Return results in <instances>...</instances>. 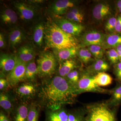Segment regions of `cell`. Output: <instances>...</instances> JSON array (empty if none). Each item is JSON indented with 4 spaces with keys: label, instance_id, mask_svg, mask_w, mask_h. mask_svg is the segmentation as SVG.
<instances>
[{
    "label": "cell",
    "instance_id": "obj_37",
    "mask_svg": "<svg viewBox=\"0 0 121 121\" xmlns=\"http://www.w3.org/2000/svg\"><path fill=\"white\" fill-rule=\"evenodd\" d=\"M9 87H11L6 78H1L0 79V90L1 92L5 91Z\"/></svg>",
    "mask_w": 121,
    "mask_h": 121
},
{
    "label": "cell",
    "instance_id": "obj_32",
    "mask_svg": "<svg viewBox=\"0 0 121 121\" xmlns=\"http://www.w3.org/2000/svg\"><path fill=\"white\" fill-rule=\"evenodd\" d=\"M117 19V16H111L107 19L105 23V29L108 34L114 33Z\"/></svg>",
    "mask_w": 121,
    "mask_h": 121
},
{
    "label": "cell",
    "instance_id": "obj_42",
    "mask_svg": "<svg viewBox=\"0 0 121 121\" xmlns=\"http://www.w3.org/2000/svg\"><path fill=\"white\" fill-rule=\"evenodd\" d=\"M115 8H116L117 11L121 8V0L117 1L116 2L115 4Z\"/></svg>",
    "mask_w": 121,
    "mask_h": 121
},
{
    "label": "cell",
    "instance_id": "obj_36",
    "mask_svg": "<svg viewBox=\"0 0 121 121\" xmlns=\"http://www.w3.org/2000/svg\"><path fill=\"white\" fill-rule=\"evenodd\" d=\"M113 72L117 82H121V60L113 65Z\"/></svg>",
    "mask_w": 121,
    "mask_h": 121
},
{
    "label": "cell",
    "instance_id": "obj_11",
    "mask_svg": "<svg viewBox=\"0 0 121 121\" xmlns=\"http://www.w3.org/2000/svg\"><path fill=\"white\" fill-rule=\"evenodd\" d=\"M16 56L10 54H3L0 57V68L2 73V76H7L16 65L17 61Z\"/></svg>",
    "mask_w": 121,
    "mask_h": 121
},
{
    "label": "cell",
    "instance_id": "obj_15",
    "mask_svg": "<svg viewBox=\"0 0 121 121\" xmlns=\"http://www.w3.org/2000/svg\"><path fill=\"white\" fill-rule=\"evenodd\" d=\"M75 5V2L69 0H59L54 2L52 6L53 13L57 15L65 14Z\"/></svg>",
    "mask_w": 121,
    "mask_h": 121
},
{
    "label": "cell",
    "instance_id": "obj_33",
    "mask_svg": "<svg viewBox=\"0 0 121 121\" xmlns=\"http://www.w3.org/2000/svg\"><path fill=\"white\" fill-rule=\"evenodd\" d=\"M106 56L111 65H114L120 61L119 56L114 48L108 49L106 52Z\"/></svg>",
    "mask_w": 121,
    "mask_h": 121
},
{
    "label": "cell",
    "instance_id": "obj_21",
    "mask_svg": "<svg viewBox=\"0 0 121 121\" xmlns=\"http://www.w3.org/2000/svg\"><path fill=\"white\" fill-rule=\"evenodd\" d=\"M25 35L22 30L18 28L12 29L9 34V45L10 47L15 48L24 39Z\"/></svg>",
    "mask_w": 121,
    "mask_h": 121
},
{
    "label": "cell",
    "instance_id": "obj_8",
    "mask_svg": "<svg viewBox=\"0 0 121 121\" xmlns=\"http://www.w3.org/2000/svg\"><path fill=\"white\" fill-rule=\"evenodd\" d=\"M17 58V63L14 69L6 77L11 87H16L21 83L26 81V64Z\"/></svg>",
    "mask_w": 121,
    "mask_h": 121
},
{
    "label": "cell",
    "instance_id": "obj_19",
    "mask_svg": "<svg viewBox=\"0 0 121 121\" xmlns=\"http://www.w3.org/2000/svg\"><path fill=\"white\" fill-rule=\"evenodd\" d=\"M58 75L65 78L70 72L79 67L78 63L73 59H70L59 63Z\"/></svg>",
    "mask_w": 121,
    "mask_h": 121
},
{
    "label": "cell",
    "instance_id": "obj_10",
    "mask_svg": "<svg viewBox=\"0 0 121 121\" xmlns=\"http://www.w3.org/2000/svg\"><path fill=\"white\" fill-rule=\"evenodd\" d=\"M112 13V7L110 4L106 2H99L95 5L92 10L93 17L98 22H102L110 17Z\"/></svg>",
    "mask_w": 121,
    "mask_h": 121
},
{
    "label": "cell",
    "instance_id": "obj_25",
    "mask_svg": "<svg viewBox=\"0 0 121 121\" xmlns=\"http://www.w3.org/2000/svg\"><path fill=\"white\" fill-rule=\"evenodd\" d=\"M44 38V24L40 22L35 27L33 31V39L36 45L41 47L43 43Z\"/></svg>",
    "mask_w": 121,
    "mask_h": 121
},
{
    "label": "cell",
    "instance_id": "obj_38",
    "mask_svg": "<svg viewBox=\"0 0 121 121\" xmlns=\"http://www.w3.org/2000/svg\"><path fill=\"white\" fill-rule=\"evenodd\" d=\"M117 17L114 33L121 34V15L117 14Z\"/></svg>",
    "mask_w": 121,
    "mask_h": 121
},
{
    "label": "cell",
    "instance_id": "obj_29",
    "mask_svg": "<svg viewBox=\"0 0 121 121\" xmlns=\"http://www.w3.org/2000/svg\"><path fill=\"white\" fill-rule=\"evenodd\" d=\"M40 107L38 104L32 102L29 104V110L26 121H38Z\"/></svg>",
    "mask_w": 121,
    "mask_h": 121
},
{
    "label": "cell",
    "instance_id": "obj_34",
    "mask_svg": "<svg viewBox=\"0 0 121 121\" xmlns=\"http://www.w3.org/2000/svg\"><path fill=\"white\" fill-rule=\"evenodd\" d=\"M84 110H76L69 112L67 121H83L82 116Z\"/></svg>",
    "mask_w": 121,
    "mask_h": 121
},
{
    "label": "cell",
    "instance_id": "obj_17",
    "mask_svg": "<svg viewBox=\"0 0 121 121\" xmlns=\"http://www.w3.org/2000/svg\"><path fill=\"white\" fill-rule=\"evenodd\" d=\"M78 47L70 48L60 50H54V54L58 62L59 63L77 56Z\"/></svg>",
    "mask_w": 121,
    "mask_h": 121
},
{
    "label": "cell",
    "instance_id": "obj_18",
    "mask_svg": "<svg viewBox=\"0 0 121 121\" xmlns=\"http://www.w3.org/2000/svg\"><path fill=\"white\" fill-rule=\"evenodd\" d=\"M69 112L63 107L55 110L47 111L45 121H67Z\"/></svg>",
    "mask_w": 121,
    "mask_h": 121
},
{
    "label": "cell",
    "instance_id": "obj_13",
    "mask_svg": "<svg viewBox=\"0 0 121 121\" xmlns=\"http://www.w3.org/2000/svg\"><path fill=\"white\" fill-rule=\"evenodd\" d=\"M110 68L109 64L104 59H95L91 64L85 69V71L89 73L95 75L99 72L108 71Z\"/></svg>",
    "mask_w": 121,
    "mask_h": 121
},
{
    "label": "cell",
    "instance_id": "obj_7",
    "mask_svg": "<svg viewBox=\"0 0 121 121\" xmlns=\"http://www.w3.org/2000/svg\"><path fill=\"white\" fill-rule=\"evenodd\" d=\"M106 35L96 30H91L86 32L81 37L79 48L87 47L92 45H99L103 47Z\"/></svg>",
    "mask_w": 121,
    "mask_h": 121
},
{
    "label": "cell",
    "instance_id": "obj_4",
    "mask_svg": "<svg viewBox=\"0 0 121 121\" xmlns=\"http://www.w3.org/2000/svg\"><path fill=\"white\" fill-rule=\"evenodd\" d=\"M36 62L39 78H48L56 71L58 62L54 53L50 52H42Z\"/></svg>",
    "mask_w": 121,
    "mask_h": 121
},
{
    "label": "cell",
    "instance_id": "obj_12",
    "mask_svg": "<svg viewBox=\"0 0 121 121\" xmlns=\"http://www.w3.org/2000/svg\"><path fill=\"white\" fill-rule=\"evenodd\" d=\"M14 7L19 14L21 19L26 21L31 20L36 15V11L34 8L24 2H16Z\"/></svg>",
    "mask_w": 121,
    "mask_h": 121
},
{
    "label": "cell",
    "instance_id": "obj_35",
    "mask_svg": "<svg viewBox=\"0 0 121 121\" xmlns=\"http://www.w3.org/2000/svg\"><path fill=\"white\" fill-rule=\"evenodd\" d=\"M66 17V19L71 22L78 23L80 24V23L82 22L84 19V17H80L75 15L69 11L67 13Z\"/></svg>",
    "mask_w": 121,
    "mask_h": 121
},
{
    "label": "cell",
    "instance_id": "obj_2",
    "mask_svg": "<svg viewBox=\"0 0 121 121\" xmlns=\"http://www.w3.org/2000/svg\"><path fill=\"white\" fill-rule=\"evenodd\" d=\"M44 40L45 50L78 47L79 44L75 36L63 31L50 18L44 24Z\"/></svg>",
    "mask_w": 121,
    "mask_h": 121
},
{
    "label": "cell",
    "instance_id": "obj_16",
    "mask_svg": "<svg viewBox=\"0 0 121 121\" xmlns=\"http://www.w3.org/2000/svg\"><path fill=\"white\" fill-rule=\"evenodd\" d=\"M15 99L6 91L1 92L0 95V105L6 112L8 116L12 115L15 110Z\"/></svg>",
    "mask_w": 121,
    "mask_h": 121
},
{
    "label": "cell",
    "instance_id": "obj_1",
    "mask_svg": "<svg viewBox=\"0 0 121 121\" xmlns=\"http://www.w3.org/2000/svg\"><path fill=\"white\" fill-rule=\"evenodd\" d=\"M78 95L65 78L58 75L45 79L39 86L37 96L41 104L52 110L73 104Z\"/></svg>",
    "mask_w": 121,
    "mask_h": 121
},
{
    "label": "cell",
    "instance_id": "obj_22",
    "mask_svg": "<svg viewBox=\"0 0 121 121\" xmlns=\"http://www.w3.org/2000/svg\"><path fill=\"white\" fill-rule=\"evenodd\" d=\"M111 97L106 101L107 103L113 108H117L121 105V82H117L116 86L111 90Z\"/></svg>",
    "mask_w": 121,
    "mask_h": 121
},
{
    "label": "cell",
    "instance_id": "obj_26",
    "mask_svg": "<svg viewBox=\"0 0 121 121\" xmlns=\"http://www.w3.org/2000/svg\"><path fill=\"white\" fill-rule=\"evenodd\" d=\"M37 76V66L35 60L26 64L25 70L26 81L35 82Z\"/></svg>",
    "mask_w": 121,
    "mask_h": 121
},
{
    "label": "cell",
    "instance_id": "obj_6",
    "mask_svg": "<svg viewBox=\"0 0 121 121\" xmlns=\"http://www.w3.org/2000/svg\"><path fill=\"white\" fill-rule=\"evenodd\" d=\"M39 87L36 82L25 81L15 87L16 97L21 102H28L34 98L38 93Z\"/></svg>",
    "mask_w": 121,
    "mask_h": 121
},
{
    "label": "cell",
    "instance_id": "obj_14",
    "mask_svg": "<svg viewBox=\"0 0 121 121\" xmlns=\"http://www.w3.org/2000/svg\"><path fill=\"white\" fill-rule=\"evenodd\" d=\"M16 56L22 62L27 63L35 60V49L29 44L22 45L17 50Z\"/></svg>",
    "mask_w": 121,
    "mask_h": 121
},
{
    "label": "cell",
    "instance_id": "obj_20",
    "mask_svg": "<svg viewBox=\"0 0 121 121\" xmlns=\"http://www.w3.org/2000/svg\"><path fill=\"white\" fill-rule=\"evenodd\" d=\"M28 102H21L16 107L12 115L13 121H26L29 110Z\"/></svg>",
    "mask_w": 121,
    "mask_h": 121
},
{
    "label": "cell",
    "instance_id": "obj_40",
    "mask_svg": "<svg viewBox=\"0 0 121 121\" xmlns=\"http://www.w3.org/2000/svg\"><path fill=\"white\" fill-rule=\"evenodd\" d=\"M0 121H12L9 117L2 111L0 112Z\"/></svg>",
    "mask_w": 121,
    "mask_h": 121
},
{
    "label": "cell",
    "instance_id": "obj_23",
    "mask_svg": "<svg viewBox=\"0 0 121 121\" xmlns=\"http://www.w3.org/2000/svg\"><path fill=\"white\" fill-rule=\"evenodd\" d=\"M121 45V33L106 34L103 48L105 49L114 48Z\"/></svg>",
    "mask_w": 121,
    "mask_h": 121
},
{
    "label": "cell",
    "instance_id": "obj_5",
    "mask_svg": "<svg viewBox=\"0 0 121 121\" xmlns=\"http://www.w3.org/2000/svg\"><path fill=\"white\" fill-rule=\"evenodd\" d=\"M81 71L80 79L76 87L78 95L85 92L111 94V90L103 89L98 86L95 80V75L89 73L85 70Z\"/></svg>",
    "mask_w": 121,
    "mask_h": 121
},
{
    "label": "cell",
    "instance_id": "obj_44",
    "mask_svg": "<svg viewBox=\"0 0 121 121\" xmlns=\"http://www.w3.org/2000/svg\"><path fill=\"white\" fill-rule=\"evenodd\" d=\"M117 14H120V15H121V8L117 11Z\"/></svg>",
    "mask_w": 121,
    "mask_h": 121
},
{
    "label": "cell",
    "instance_id": "obj_28",
    "mask_svg": "<svg viewBox=\"0 0 121 121\" xmlns=\"http://www.w3.org/2000/svg\"><path fill=\"white\" fill-rule=\"evenodd\" d=\"M77 56L81 63L85 65L93 63L95 60L87 47L79 48Z\"/></svg>",
    "mask_w": 121,
    "mask_h": 121
},
{
    "label": "cell",
    "instance_id": "obj_24",
    "mask_svg": "<svg viewBox=\"0 0 121 121\" xmlns=\"http://www.w3.org/2000/svg\"><path fill=\"white\" fill-rule=\"evenodd\" d=\"M1 20L5 25L15 24L17 21V14L15 11L10 8H7L2 11L0 15Z\"/></svg>",
    "mask_w": 121,
    "mask_h": 121
},
{
    "label": "cell",
    "instance_id": "obj_41",
    "mask_svg": "<svg viewBox=\"0 0 121 121\" xmlns=\"http://www.w3.org/2000/svg\"><path fill=\"white\" fill-rule=\"evenodd\" d=\"M5 41L4 36L2 33L0 34V48H4L5 47Z\"/></svg>",
    "mask_w": 121,
    "mask_h": 121
},
{
    "label": "cell",
    "instance_id": "obj_31",
    "mask_svg": "<svg viewBox=\"0 0 121 121\" xmlns=\"http://www.w3.org/2000/svg\"><path fill=\"white\" fill-rule=\"evenodd\" d=\"M87 48L94 58L96 59H103L105 52V49L101 46L92 45Z\"/></svg>",
    "mask_w": 121,
    "mask_h": 121
},
{
    "label": "cell",
    "instance_id": "obj_39",
    "mask_svg": "<svg viewBox=\"0 0 121 121\" xmlns=\"http://www.w3.org/2000/svg\"><path fill=\"white\" fill-rule=\"evenodd\" d=\"M69 11L77 16L80 17H84V15H83V13L81 10L75 8H72V9Z\"/></svg>",
    "mask_w": 121,
    "mask_h": 121
},
{
    "label": "cell",
    "instance_id": "obj_43",
    "mask_svg": "<svg viewBox=\"0 0 121 121\" xmlns=\"http://www.w3.org/2000/svg\"><path fill=\"white\" fill-rule=\"evenodd\" d=\"M114 49L117 51L120 52H121V45L117 46L116 48H115Z\"/></svg>",
    "mask_w": 121,
    "mask_h": 121
},
{
    "label": "cell",
    "instance_id": "obj_9",
    "mask_svg": "<svg viewBox=\"0 0 121 121\" xmlns=\"http://www.w3.org/2000/svg\"><path fill=\"white\" fill-rule=\"evenodd\" d=\"M55 22L63 31L75 36L80 35L85 29V26L82 24L71 22L66 19H58Z\"/></svg>",
    "mask_w": 121,
    "mask_h": 121
},
{
    "label": "cell",
    "instance_id": "obj_3",
    "mask_svg": "<svg viewBox=\"0 0 121 121\" xmlns=\"http://www.w3.org/2000/svg\"><path fill=\"white\" fill-rule=\"evenodd\" d=\"M117 108L111 107L106 101L87 105L84 109L85 121H116Z\"/></svg>",
    "mask_w": 121,
    "mask_h": 121
},
{
    "label": "cell",
    "instance_id": "obj_30",
    "mask_svg": "<svg viewBox=\"0 0 121 121\" xmlns=\"http://www.w3.org/2000/svg\"><path fill=\"white\" fill-rule=\"evenodd\" d=\"M81 72L77 69H75L70 72L65 78L68 83L76 90V87L80 77Z\"/></svg>",
    "mask_w": 121,
    "mask_h": 121
},
{
    "label": "cell",
    "instance_id": "obj_27",
    "mask_svg": "<svg viewBox=\"0 0 121 121\" xmlns=\"http://www.w3.org/2000/svg\"><path fill=\"white\" fill-rule=\"evenodd\" d=\"M95 82L99 86H106L112 84L113 79L110 75L105 72H99L95 76Z\"/></svg>",
    "mask_w": 121,
    "mask_h": 121
}]
</instances>
